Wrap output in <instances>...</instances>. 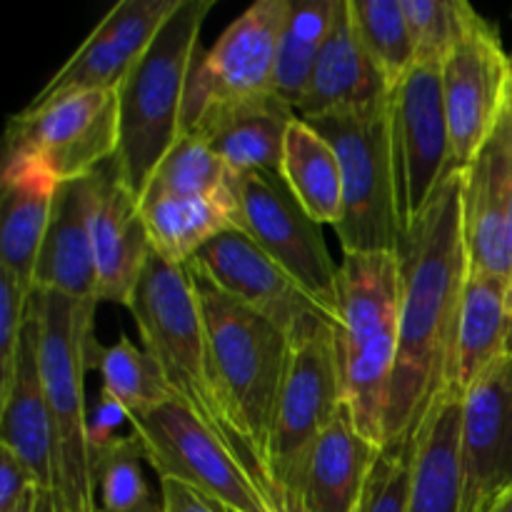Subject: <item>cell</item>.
Returning a JSON list of instances; mask_svg holds the SVG:
<instances>
[{
    "label": "cell",
    "instance_id": "6da1fadb",
    "mask_svg": "<svg viewBox=\"0 0 512 512\" xmlns=\"http://www.w3.org/2000/svg\"><path fill=\"white\" fill-rule=\"evenodd\" d=\"M400 333L385 448L413 438L430 410L455 393L458 328L470 265L463 228V173H453L425 213L400 235Z\"/></svg>",
    "mask_w": 512,
    "mask_h": 512
},
{
    "label": "cell",
    "instance_id": "7a4b0ae2",
    "mask_svg": "<svg viewBox=\"0 0 512 512\" xmlns=\"http://www.w3.org/2000/svg\"><path fill=\"white\" fill-rule=\"evenodd\" d=\"M143 348L153 355L175 400L190 410L245 465L278 510L273 480L235 415L208 343L193 273L153 250L128 305Z\"/></svg>",
    "mask_w": 512,
    "mask_h": 512
},
{
    "label": "cell",
    "instance_id": "3957f363",
    "mask_svg": "<svg viewBox=\"0 0 512 512\" xmlns=\"http://www.w3.org/2000/svg\"><path fill=\"white\" fill-rule=\"evenodd\" d=\"M215 0H180L143 58L115 90L118 163L125 188L143 200L155 170L183 138L190 75L198 63L200 30Z\"/></svg>",
    "mask_w": 512,
    "mask_h": 512
},
{
    "label": "cell",
    "instance_id": "277c9868",
    "mask_svg": "<svg viewBox=\"0 0 512 512\" xmlns=\"http://www.w3.org/2000/svg\"><path fill=\"white\" fill-rule=\"evenodd\" d=\"M335 330L350 420L365 440L385 448V410L400 333L398 255L343 253Z\"/></svg>",
    "mask_w": 512,
    "mask_h": 512
},
{
    "label": "cell",
    "instance_id": "5b68a950",
    "mask_svg": "<svg viewBox=\"0 0 512 512\" xmlns=\"http://www.w3.org/2000/svg\"><path fill=\"white\" fill-rule=\"evenodd\" d=\"M53 290H35L40 333V373L53 430L55 505L58 512H95L93 453L88 443L85 373L93 370L95 310Z\"/></svg>",
    "mask_w": 512,
    "mask_h": 512
},
{
    "label": "cell",
    "instance_id": "8992f818",
    "mask_svg": "<svg viewBox=\"0 0 512 512\" xmlns=\"http://www.w3.org/2000/svg\"><path fill=\"white\" fill-rule=\"evenodd\" d=\"M333 145L343 173V253H395L403 235L390 143V93L358 108L310 118Z\"/></svg>",
    "mask_w": 512,
    "mask_h": 512
},
{
    "label": "cell",
    "instance_id": "52a82bcc",
    "mask_svg": "<svg viewBox=\"0 0 512 512\" xmlns=\"http://www.w3.org/2000/svg\"><path fill=\"white\" fill-rule=\"evenodd\" d=\"M195 285L220 383L255 453L268 468V445L293 340L283 328L223 295L213 285L203 280H195Z\"/></svg>",
    "mask_w": 512,
    "mask_h": 512
},
{
    "label": "cell",
    "instance_id": "ba28073f",
    "mask_svg": "<svg viewBox=\"0 0 512 512\" xmlns=\"http://www.w3.org/2000/svg\"><path fill=\"white\" fill-rule=\"evenodd\" d=\"M345 408L338 330L333 323H323L293 340L288 375L280 390L268 445V470L278 508L298 500L315 443Z\"/></svg>",
    "mask_w": 512,
    "mask_h": 512
},
{
    "label": "cell",
    "instance_id": "9c48e42d",
    "mask_svg": "<svg viewBox=\"0 0 512 512\" xmlns=\"http://www.w3.org/2000/svg\"><path fill=\"white\" fill-rule=\"evenodd\" d=\"M235 225L338 325V268L320 225L290 193L283 175L245 173L233 180Z\"/></svg>",
    "mask_w": 512,
    "mask_h": 512
},
{
    "label": "cell",
    "instance_id": "30bf717a",
    "mask_svg": "<svg viewBox=\"0 0 512 512\" xmlns=\"http://www.w3.org/2000/svg\"><path fill=\"white\" fill-rule=\"evenodd\" d=\"M158 480H175L233 512H278L258 480L178 400L130 418Z\"/></svg>",
    "mask_w": 512,
    "mask_h": 512
},
{
    "label": "cell",
    "instance_id": "8fae6325",
    "mask_svg": "<svg viewBox=\"0 0 512 512\" xmlns=\"http://www.w3.org/2000/svg\"><path fill=\"white\" fill-rule=\"evenodd\" d=\"M390 143L398 215L405 230L425 213L445 180L458 173L440 65L415 63L390 93Z\"/></svg>",
    "mask_w": 512,
    "mask_h": 512
},
{
    "label": "cell",
    "instance_id": "7c38bea8",
    "mask_svg": "<svg viewBox=\"0 0 512 512\" xmlns=\"http://www.w3.org/2000/svg\"><path fill=\"white\" fill-rule=\"evenodd\" d=\"M5 140V153L33 155L60 185L85 178L118 153V98L90 90L23 108Z\"/></svg>",
    "mask_w": 512,
    "mask_h": 512
},
{
    "label": "cell",
    "instance_id": "4fadbf2b",
    "mask_svg": "<svg viewBox=\"0 0 512 512\" xmlns=\"http://www.w3.org/2000/svg\"><path fill=\"white\" fill-rule=\"evenodd\" d=\"M440 73L453 138V165L463 173L478 160L503 120L512 83V55L498 30L478 13L440 65Z\"/></svg>",
    "mask_w": 512,
    "mask_h": 512
},
{
    "label": "cell",
    "instance_id": "5bb4252c",
    "mask_svg": "<svg viewBox=\"0 0 512 512\" xmlns=\"http://www.w3.org/2000/svg\"><path fill=\"white\" fill-rule=\"evenodd\" d=\"M290 0H258L220 33L195 63L183 110V135L213 105L275 93V60Z\"/></svg>",
    "mask_w": 512,
    "mask_h": 512
},
{
    "label": "cell",
    "instance_id": "9a60e30c",
    "mask_svg": "<svg viewBox=\"0 0 512 512\" xmlns=\"http://www.w3.org/2000/svg\"><path fill=\"white\" fill-rule=\"evenodd\" d=\"M195 280L255 310L298 340L335 320L313 303L283 268L273 263L243 230L233 228L210 240L188 263Z\"/></svg>",
    "mask_w": 512,
    "mask_h": 512
},
{
    "label": "cell",
    "instance_id": "2e32d148",
    "mask_svg": "<svg viewBox=\"0 0 512 512\" xmlns=\"http://www.w3.org/2000/svg\"><path fill=\"white\" fill-rule=\"evenodd\" d=\"M460 512H495L512 490V353L463 393Z\"/></svg>",
    "mask_w": 512,
    "mask_h": 512
},
{
    "label": "cell",
    "instance_id": "e0dca14e",
    "mask_svg": "<svg viewBox=\"0 0 512 512\" xmlns=\"http://www.w3.org/2000/svg\"><path fill=\"white\" fill-rule=\"evenodd\" d=\"M180 0H120L105 13L93 33L65 60L63 68L45 83V88L25 108H40L45 103L90 90L120 88L133 65L160 33Z\"/></svg>",
    "mask_w": 512,
    "mask_h": 512
},
{
    "label": "cell",
    "instance_id": "ac0fdd59",
    "mask_svg": "<svg viewBox=\"0 0 512 512\" xmlns=\"http://www.w3.org/2000/svg\"><path fill=\"white\" fill-rule=\"evenodd\" d=\"M98 180V205L93 215L98 300L128 308L153 255V245L140 215V200L125 188L115 158L100 165Z\"/></svg>",
    "mask_w": 512,
    "mask_h": 512
},
{
    "label": "cell",
    "instance_id": "d6986e66",
    "mask_svg": "<svg viewBox=\"0 0 512 512\" xmlns=\"http://www.w3.org/2000/svg\"><path fill=\"white\" fill-rule=\"evenodd\" d=\"M98 170L63 183L55 193L48 233L35 265V290H53L80 303H100L93 258Z\"/></svg>",
    "mask_w": 512,
    "mask_h": 512
},
{
    "label": "cell",
    "instance_id": "ffe728a7",
    "mask_svg": "<svg viewBox=\"0 0 512 512\" xmlns=\"http://www.w3.org/2000/svg\"><path fill=\"white\" fill-rule=\"evenodd\" d=\"M463 228L470 275L512 278V158L490 140L463 170Z\"/></svg>",
    "mask_w": 512,
    "mask_h": 512
},
{
    "label": "cell",
    "instance_id": "44dd1931",
    "mask_svg": "<svg viewBox=\"0 0 512 512\" xmlns=\"http://www.w3.org/2000/svg\"><path fill=\"white\" fill-rule=\"evenodd\" d=\"M0 448L10 450L33 478L35 488L53 493V430L40 373L38 318L30 298V313L20 335L13 380L0 393Z\"/></svg>",
    "mask_w": 512,
    "mask_h": 512
},
{
    "label": "cell",
    "instance_id": "7402d4cb",
    "mask_svg": "<svg viewBox=\"0 0 512 512\" xmlns=\"http://www.w3.org/2000/svg\"><path fill=\"white\" fill-rule=\"evenodd\" d=\"M298 118L278 93L213 105L188 133L198 135L238 178L245 173H273L283 168L285 135Z\"/></svg>",
    "mask_w": 512,
    "mask_h": 512
},
{
    "label": "cell",
    "instance_id": "603a6c76",
    "mask_svg": "<svg viewBox=\"0 0 512 512\" xmlns=\"http://www.w3.org/2000/svg\"><path fill=\"white\" fill-rule=\"evenodd\" d=\"M60 183L28 153H5L0 200V270L35 293V265Z\"/></svg>",
    "mask_w": 512,
    "mask_h": 512
},
{
    "label": "cell",
    "instance_id": "cb8c5ba5",
    "mask_svg": "<svg viewBox=\"0 0 512 512\" xmlns=\"http://www.w3.org/2000/svg\"><path fill=\"white\" fill-rule=\"evenodd\" d=\"M380 453L383 448L355 430L345 408L310 453L298 493L303 508L308 512H358Z\"/></svg>",
    "mask_w": 512,
    "mask_h": 512
},
{
    "label": "cell",
    "instance_id": "d4e9b609",
    "mask_svg": "<svg viewBox=\"0 0 512 512\" xmlns=\"http://www.w3.org/2000/svg\"><path fill=\"white\" fill-rule=\"evenodd\" d=\"M390 93L380 78L378 68L365 53L358 33L353 28L348 0H343L338 20L333 25L328 43L315 63L308 90L298 105V118L310 120L338 110L358 108Z\"/></svg>",
    "mask_w": 512,
    "mask_h": 512
},
{
    "label": "cell",
    "instance_id": "484cf974",
    "mask_svg": "<svg viewBox=\"0 0 512 512\" xmlns=\"http://www.w3.org/2000/svg\"><path fill=\"white\" fill-rule=\"evenodd\" d=\"M140 215L150 245L163 260L188 268L200 248L235 225V200L213 195L148 193L140 200Z\"/></svg>",
    "mask_w": 512,
    "mask_h": 512
},
{
    "label": "cell",
    "instance_id": "4316f807",
    "mask_svg": "<svg viewBox=\"0 0 512 512\" xmlns=\"http://www.w3.org/2000/svg\"><path fill=\"white\" fill-rule=\"evenodd\" d=\"M460 415L463 398L448 393L420 428L408 512H460Z\"/></svg>",
    "mask_w": 512,
    "mask_h": 512
},
{
    "label": "cell",
    "instance_id": "83f0119b",
    "mask_svg": "<svg viewBox=\"0 0 512 512\" xmlns=\"http://www.w3.org/2000/svg\"><path fill=\"white\" fill-rule=\"evenodd\" d=\"M510 353V285L470 275L458 328L455 393L465 390Z\"/></svg>",
    "mask_w": 512,
    "mask_h": 512
},
{
    "label": "cell",
    "instance_id": "f1b7e54d",
    "mask_svg": "<svg viewBox=\"0 0 512 512\" xmlns=\"http://www.w3.org/2000/svg\"><path fill=\"white\" fill-rule=\"evenodd\" d=\"M280 175L315 223L338 228L345 208L343 173L333 145L308 120L295 118L288 128Z\"/></svg>",
    "mask_w": 512,
    "mask_h": 512
},
{
    "label": "cell",
    "instance_id": "f546056e",
    "mask_svg": "<svg viewBox=\"0 0 512 512\" xmlns=\"http://www.w3.org/2000/svg\"><path fill=\"white\" fill-rule=\"evenodd\" d=\"M343 0H290L278 43L273 90L298 110L315 63L328 43Z\"/></svg>",
    "mask_w": 512,
    "mask_h": 512
},
{
    "label": "cell",
    "instance_id": "4dcf8cb0",
    "mask_svg": "<svg viewBox=\"0 0 512 512\" xmlns=\"http://www.w3.org/2000/svg\"><path fill=\"white\" fill-rule=\"evenodd\" d=\"M93 368L103 378L100 390L118 400L130 418L175 400L153 355L138 348L125 333H120V338L108 348H95Z\"/></svg>",
    "mask_w": 512,
    "mask_h": 512
},
{
    "label": "cell",
    "instance_id": "1f68e13d",
    "mask_svg": "<svg viewBox=\"0 0 512 512\" xmlns=\"http://www.w3.org/2000/svg\"><path fill=\"white\" fill-rule=\"evenodd\" d=\"M143 443L130 430L93 455L95 512H165L163 495H155L145 478Z\"/></svg>",
    "mask_w": 512,
    "mask_h": 512
},
{
    "label": "cell",
    "instance_id": "d6a6232c",
    "mask_svg": "<svg viewBox=\"0 0 512 512\" xmlns=\"http://www.w3.org/2000/svg\"><path fill=\"white\" fill-rule=\"evenodd\" d=\"M348 10L365 53L393 93L418 63L403 5L400 0H348Z\"/></svg>",
    "mask_w": 512,
    "mask_h": 512
},
{
    "label": "cell",
    "instance_id": "836d02e7",
    "mask_svg": "<svg viewBox=\"0 0 512 512\" xmlns=\"http://www.w3.org/2000/svg\"><path fill=\"white\" fill-rule=\"evenodd\" d=\"M233 180L228 165L208 148V143L193 133H185L173 145L160 168L150 180L148 193L165 195H213V198L235 200ZM145 193V195H148ZM143 195V198H145Z\"/></svg>",
    "mask_w": 512,
    "mask_h": 512
},
{
    "label": "cell",
    "instance_id": "e575fe53",
    "mask_svg": "<svg viewBox=\"0 0 512 512\" xmlns=\"http://www.w3.org/2000/svg\"><path fill=\"white\" fill-rule=\"evenodd\" d=\"M418 63L443 65L478 10L465 0H400Z\"/></svg>",
    "mask_w": 512,
    "mask_h": 512
},
{
    "label": "cell",
    "instance_id": "d590c367",
    "mask_svg": "<svg viewBox=\"0 0 512 512\" xmlns=\"http://www.w3.org/2000/svg\"><path fill=\"white\" fill-rule=\"evenodd\" d=\"M418 445L420 433L403 443L383 448L373 473H370L358 512H408Z\"/></svg>",
    "mask_w": 512,
    "mask_h": 512
},
{
    "label": "cell",
    "instance_id": "8d00e7d4",
    "mask_svg": "<svg viewBox=\"0 0 512 512\" xmlns=\"http://www.w3.org/2000/svg\"><path fill=\"white\" fill-rule=\"evenodd\" d=\"M33 293L0 270V393L10 385Z\"/></svg>",
    "mask_w": 512,
    "mask_h": 512
},
{
    "label": "cell",
    "instance_id": "74e56055",
    "mask_svg": "<svg viewBox=\"0 0 512 512\" xmlns=\"http://www.w3.org/2000/svg\"><path fill=\"white\" fill-rule=\"evenodd\" d=\"M120 425H130V415L118 400H113L110 395H105L103 390L95 398L93 408L88 410V443L90 453H100V450L108 448L110 443L120 438L118 430Z\"/></svg>",
    "mask_w": 512,
    "mask_h": 512
},
{
    "label": "cell",
    "instance_id": "f35d334b",
    "mask_svg": "<svg viewBox=\"0 0 512 512\" xmlns=\"http://www.w3.org/2000/svg\"><path fill=\"white\" fill-rule=\"evenodd\" d=\"M33 488L35 483L28 470L10 450L0 448V512H13Z\"/></svg>",
    "mask_w": 512,
    "mask_h": 512
},
{
    "label": "cell",
    "instance_id": "ab89813d",
    "mask_svg": "<svg viewBox=\"0 0 512 512\" xmlns=\"http://www.w3.org/2000/svg\"><path fill=\"white\" fill-rule=\"evenodd\" d=\"M160 495H163L165 512H233L218 500L208 498V495L198 493L183 483H175V480H163Z\"/></svg>",
    "mask_w": 512,
    "mask_h": 512
},
{
    "label": "cell",
    "instance_id": "60d3db41",
    "mask_svg": "<svg viewBox=\"0 0 512 512\" xmlns=\"http://www.w3.org/2000/svg\"><path fill=\"white\" fill-rule=\"evenodd\" d=\"M495 140L500 143V148L505 150V153L512 158V83H510V93H508V103H505V113H503V120H500L498 130H495L493 135Z\"/></svg>",
    "mask_w": 512,
    "mask_h": 512
},
{
    "label": "cell",
    "instance_id": "b9f144b4",
    "mask_svg": "<svg viewBox=\"0 0 512 512\" xmlns=\"http://www.w3.org/2000/svg\"><path fill=\"white\" fill-rule=\"evenodd\" d=\"M35 512H58L55 495L45 493V490H38V503H35Z\"/></svg>",
    "mask_w": 512,
    "mask_h": 512
},
{
    "label": "cell",
    "instance_id": "7bdbcfd3",
    "mask_svg": "<svg viewBox=\"0 0 512 512\" xmlns=\"http://www.w3.org/2000/svg\"><path fill=\"white\" fill-rule=\"evenodd\" d=\"M35 503H38V488L30 490V493L20 500L18 508H15L13 512H35Z\"/></svg>",
    "mask_w": 512,
    "mask_h": 512
},
{
    "label": "cell",
    "instance_id": "ee69618b",
    "mask_svg": "<svg viewBox=\"0 0 512 512\" xmlns=\"http://www.w3.org/2000/svg\"><path fill=\"white\" fill-rule=\"evenodd\" d=\"M278 512H308L303 508V503H300V500H295V503H288V505H283V508H278Z\"/></svg>",
    "mask_w": 512,
    "mask_h": 512
},
{
    "label": "cell",
    "instance_id": "f6af8a7d",
    "mask_svg": "<svg viewBox=\"0 0 512 512\" xmlns=\"http://www.w3.org/2000/svg\"><path fill=\"white\" fill-rule=\"evenodd\" d=\"M495 512H512V490H510V495H508V498L503 500V505H500V508L495 510Z\"/></svg>",
    "mask_w": 512,
    "mask_h": 512
},
{
    "label": "cell",
    "instance_id": "bcb514c9",
    "mask_svg": "<svg viewBox=\"0 0 512 512\" xmlns=\"http://www.w3.org/2000/svg\"><path fill=\"white\" fill-rule=\"evenodd\" d=\"M510 353H512V278H510Z\"/></svg>",
    "mask_w": 512,
    "mask_h": 512
}]
</instances>
